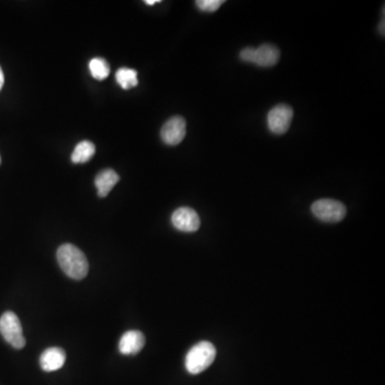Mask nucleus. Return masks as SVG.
Wrapping results in <instances>:
<instances>
[{"instance_id":"obj_1","label":"nucleus","mask_w":385,"mask_h":385,"mask_svg":"<svg viewBox=\"0 0 385 385\" xmlns=\"http://www.w3.org/2000/svg\"><path fill=\"white\" fill-rule=\"evenodd\" d=\"M57 261L65 275L72 280H83L88 274V259L75 245L70 243L61 245L57 251Z\"/></svg>"},{"instance_id":"obj_2","label":"nucleus","mask_w":385,"mask_h":385,"mask_svg":"<svg viewBox=\"0 0 385 385\" xmlns=\"http://www.w3.org/2000/svg\"><path fill=\"white\" fill-rule=\"evenodd\" d=\"M216 349L210 342H200L191 347L185 357V368L191 375H198L212 365Z\"/></svg>"},{"instance_id":"obj_3","label":"nucleus","mask_w":385,"mask_h":385,"mask_svg":"<svg viewBox=\"0 0 385 385\" xmlns=\"http://www.w3.org/2000/svg\"><path fill=\"white\" fill-rule=\"evenodd\" d=\"M0 334L15 349H23L26 344L22 324L13 311H6L0 318Z\"/></svg>"},{"instance_id":"obj_4","label":"nucleus","mask_w":385,"mask_h":385,"mask_svg":"<svg viewBox=\"0 0 385 385\" xmlns=\"http://www.w3.org/2000/svg\"><path fill=\"white\" fill-rule=\"evenodd\" d=\"M313 216L322 222H338L344 220L347 209L340 201L334 199H320L311 206Z\"/></svg>"},{"instance_id":"obj_5","label":"nucleus","mask_w":385,"mask_h":385,"mask_svg":"<svg viewBox=\"0 0 385 385\" xmlns=\"http://www.w3.org/2000/svg\"><path fill=\"white\" fill-rule=\"evenodd\" d=\"M292 118L293 110L290 106L284 104L275 106L270 110L268 115L269 129L274 134H284L289 129Z\"/></svg>"},{"instance_id":"obj_6","label":"nucleus","mask_w":385,"mask_h":385,"mask_svg":"<svg viewBox=\"0 0 385 385\" xmlns=\"http://www.w3.org/2000/svg\"><path fill=\"white\" fill-rule=\"evenodd\" d=\"M187 134V123L180 116L170 118L160 129V137L169 146H176L185 139Z\"/></svg>"},{"instance_id":"obj_7","label":"nucleus","mask_w":385,"mask_h":385,"mask_svg":"<svg viewBox=\"0 0 385 385\" xmlns=\"http://www.w3.org/2000/svg\"><path fill=\"white\" fill-rule=\"evenodd\" d=\"M171 222L174 227L183 232H195L200 227V218L196 211L187 207L177 209L172 214Z\"/></svg>"},{"instance_id":"obj_8","label":"nucleus","mask_w":385,"mask_h":385,"mask_svg":"<svg viewBox=\"0 0 385 385\" xmlns=\"http://www.w3.org/2000/svg\"><path fill=\"white\" fill-rule=\"evenodd\" d=\"M146 338L141 331H127L119 342V351L123 355H135L143 350Z\"/></svg>"},{"instance_id":"obj_9","label":"nucleus","mask_w":385,"mask_h":385,"mask_svg":"<svg viewBox=\"0 0 385 385\" xmlns=\"http://www.w3.org/2000/svg\"><path fill=\"white\" fill-rule=\"evenodd\" d=\"M65 352L61 348H48L40 357V366L46 373L58 371L65 365Z\"/></svg>"},{"instance_id":"obj_10","label":"nucleus","mask_w":385,"mask_h":385,"mask_svg":"<svg viewBox=\"0 0 385 385\" xmlns=\"http://www.w3.org/2000/svg\"><path fill=\"white\" fill-rule=\"evenodd\" d=\"M280 50L276 46L271 44H263L258 48H255L253 63L259 67H269L275 65L280 60Z\"/></svg>"},{"instance_id":"obj_11","label":"nucleus","mask_w":385,"mask_h":385,"mask_svg":"<svg viewBox=\"0 0 385 385\" xmlns=\"http://www.w3.org/2000/svg\"><path fill=\"white\" fill-rule=\"evenodd\" d=\"M119 180L120 178L117 172H116L115 170L110 169V168L98 172V175H96V180H94L96 187L98 189V196H107V195L110 194V191L117 185Z\"/></svg>"},{"instance_id":"obj_12","label":"nucleus","mask_w":385,"mask_h":385,"mask_svg":"<svg viewBox=\"0 0 385 385\" xmlns=\"http://www.w3.org/2000/svg\"><path fill=\"white\" fill-rule=\"evenodd\" d=\"M94 154H96V146L91 141H81L75 147L72 156H71V160L75 164L86 163V162L91 160Z\"/></svg>"},{"instance_id":"obj_13","label":"nucleus","mask_w":385,"mask_h":385,"mask_svg":"<svg viewBox=\"0 0 385 385\" xmlns=\"http://www.w3.org/2000/svg\"><path fill=\"white\" fill-rule=\"evenodd\" d=\"M116 81H117L120 87L125 90L134 88L138 85L136 71L129 69V67H121V69L118 70L117 73H116Z\"/></svg>"},{"instance_id":"obj_14","label":"nucleus","mask_w":385,"mask_h":385,"mask_svg":"<svg viewBox=\"0 0 385 385\" xmlns=\"http://www.w3.org/2000/svg\"><path fill=\"white\" fill-rule=\"evenodd\" d=\"M91 75L98 81H104L110 75V67L107 61L103 58H94L89 63Z\"/></svg>"},{"instance_id":"obj_15","label":"nucleus","mask_w":385,"mask_h":385,"mask_svg":"<svg viewBox=\"0 0 385 385\" xmlns=\"http://www.w3.org/2000/svg\"><path fill=\"white\" fill-rule=\"evenodd\" d=\"M224 3H225L224 0H198L196 1V5L201 11L212 13L220 9V6Z\"/></svg>"},{"instance_id":"obj_16","label":"nucleus","mask_w":385,"mask_h":385,"mask_svg":"<svg viewBox=\"0 0 385 385\" xmlns=\"http://www.w3.org/2000/svg\"><path fill=\"white\" fill-rule=\"evenodd\" d=\"M254 50L253 48H245L244 50H241L240 53V58H241L245 63H253V56H254Z\"/></svg>"},{"instance_id":"obj_17","label":"nucleus","mask_w":385,"mask_h":385,"mask_svg":"<svg viewBox=\"0 0 385 385\" xmlns=\"http://www.w3.org/2000/svg\"><path fill=\"white\" fill-rule=\"evenodd\" d=\"M3 84H5V75H3V69L0 67V90L3 89Z\"/></svg>"},{"instance_id":"obj_18","label":"nucleus","mask_w":385,"mask_h":385,"mask_svg":"<svg viewBox=\"0 0 385 385\" xmlns=\"http://www.w3.org/2000/svg\"><path fill=\"white\" fill-rule=\"evenodd\" d=\"M158 3H160V0H146V1H145V3L148 6H154Z\"/></svg>"},{"instance_id":"obj_19","label":"nucleus","mask_w":385,"mask_h":385,"mask_svg":"<svg viewBox=\"0 0 385 385\" xmlns=\"http://www.w3.org/2000/svg\"><path fill=\"white\" fill-rule=\"evenodd\" d=\"M0 163H1V158H0Z\"/></svg>"}]
</instances>
